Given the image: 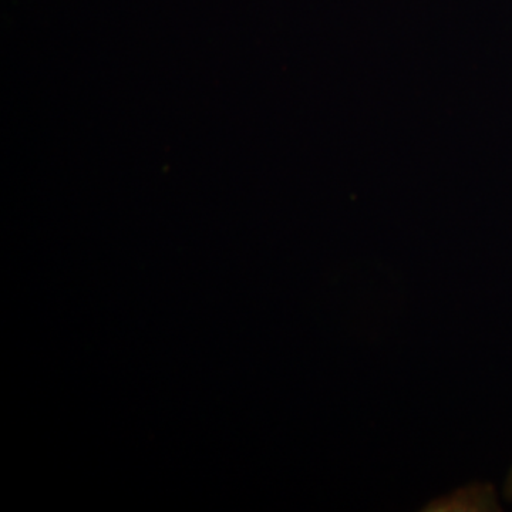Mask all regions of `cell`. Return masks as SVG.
<instances>
[{
  "label": "cell",
  "mask_w": 512,
  "mask_h": 512,
  "mask_svg": "<svg viewBox=\"0 0 512 512\" xmlns=\"http://www.w3.org/2000/svg\"><path fill=\"white\" fill-rule=\"evenodd\" d=\"M507 497L512 500V468L510 471V476H508L507 480Z\"/></svg>",
  "instance_id": "1"
}]
</instances>
